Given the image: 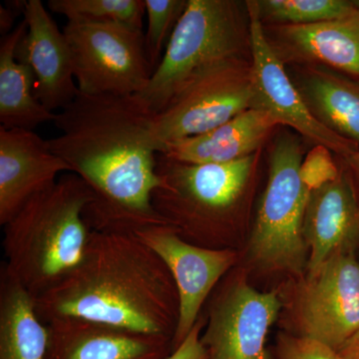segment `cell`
Instances as JSON below:
<instances>
[{"label": "cell", "mask_w": 359, "mask_h": 359, "mask_svg": "<svg viewBox=\"0 0 359 359\" xmlns=\"http://www.w3.org/2000/svg\"><path fill=\"white\" fill-rule=\"evenodd\" d=\"M155 116L137 95L80 92L56 114L61 135L47 144L91 191L84 212L90 231L136 233L168 224L152 201L160 185Z\"/></svg>", "instance_id": "cell-1"}, {"label": "cell", "mask_w": 359, "mask_h": 359, "mask_svg": "<svg viewBox=\"0 0 359 359\" xmlns=\"http://www.w3.org/2000/svg\"><path fill=\"white\" fill-rule=\"evenodd\" d=\"M34 304L44 323L81 318L172 339L179 320L173 276L135 233L91 231L81 262Z\"/></svg>", "instance_id": "cell-2"}, {"label": "cell", "mask_w": 359, "mask_h": 359, "mask_svg": "<svg viewBox=\"0 0 359 359\" xmlns=\"http://www.w3.org/2000/svg\"><path fill=\"white\" fill-rule=\"evenodd\" d=\"M92 202L83 180L66 173L4 226L2 264L33 299L51 290L81 262L91 233L84 212Z\"/></svg>", "instance_id": "cell-3"}, {"label": "cell", "mask_w": 359, "mask_h": 359, "mask_svg": "<svg viewBox=\"0 0 359 359\" xmlns=\"http://www.w3.org/2000/svg\"><path fill=\"white\" fill-rule=\"evenodd\" d=\"M256 155L226 163L186 164L158 154L156 211L180 237L209 249H236L233 212L256 165Z\"/></svg>", "instance_id": "cell-4"}, {"label": "cell", "mask_w": 359, "mask_h": 359, "mask_svg": "<svg viewBox=\"0 0 359 359\" xmlns=\"http://www.w3.org/2000/svg\"><path fill=\"white\" fill-rule=\"evenodd\" d=\"M243 48L244 27L235 1L188 0L160 65L137 96L158 114L205 71L240 60Z\"/></svg>", "instance_id": "cell-5"}, {"label": "cell", "mask_w": 359, "mask_h": 359, "mask_svg": "<svg viewBox=\"0 0 359 359\" xmlns=\"http://www.w3.org/2000/svg\"><path fill=\"white\" fill-rule=\"evenodd\" d=\"M302 160V146L294 136L283 135L276 142L268 184L248 245L252 266L290 280L304 276L309 263L302 226L311 192L299 176Z\"/></svg>", "instance_id": "cell-6"}, {"label": "cell", "mask_w": 359, "mask_h": 359, "mask_svg": "<svg viewBox=\"0 0 359 359\" xmlns=\"http://www.w3.org/2000/svg\"><path fill=\"white\" fill-rule=\"evenodd\" d=\"M283 328L337 351L359 330V262L356 252H337L287 283Z\"/></svg>", "instance_id": "cell-7"}, {"label": "cell", "mask_w": 359, "mask_h": 359, "mask_svg": "<svg viewBox=\"0 0 359 359\" xmlns=\"http://www.w3.org/2000/svg\"><path fill=\"white\" fill-rule=\"evenodd\" d=\"M63 33L80 93L132 96L147 86L153 72L142 30L114 22L68 21Z\"/></svg>", "instance_id": "cell-8"}, {"label": "cell", "mask_w": 359, "mask_h": 359, "mask_svg": "<svg viewBox=\"0 0 359 359\" xmlns=\"http://www.w3.org/2000/svg\"><path fill=\"white\" fill-rule=\"evenodd\" d=\"M282 311L280 290L259 292L236 266L208 299L201 342L209 359H276L266 342Z\"/></svg>", "instance_id": "cell-9"}, {"label": "cell", "mask_w": 359, "mask_h": 359, "mask_svg": "<svg viewBox=\"0 0 359 359\" xmlns=\"http://www.w3.org/2000/svg\"><path fill=\"white\" fill-rule=\"evenodd\" d=\"M252 97L250 66L242 59L205 71L156 114L160 153L168 144L208 133L250 109Z\"/></svg>", "instance_id": "cell-10"}, {"label": "cell", "mask_w": 359, "mask_h": 359, "mask_svg": "<svg viewBox=\"0 0 359 359\" xmlns=\"http://www.w3.org/2000/svg\"><path fill=\"white\" fill-rule=\"evenodd\" d=\"M249 39L252 52L250 81L252 106L263 111L278 124L287 125L316 146L348 159L358 152V144L330 131L321 124L290 79L280 54L269 43L256 1H247Z\"/></svg>", "instance_id": "cell-11"}, {"label": "cell", "mask_w": 359, "mask_h": 359, "mask_svg": "<svg viewBox=\"0 0 359 359\" xmlns=\"http://www.w3.org/2000/svg\"><path fill=\"white\" fill-rule=\"evenodd\" d=\"M144 244L162 259L173 276L179 297V320L173 337L178 348L199 320L205 302L218 283L237 266L240 252L209 249L187 242L169 224L137 231Z\"/></svg>", "instance_id": "cell-12"}, {"label": "cell", "mask_w": 359, "mask_h": 359, "mask_svg": "<svg viewBox=\"0 0 359 359\" xmlns=\"http://www.w3.org/2000/svg\"><path fill=\"white\" fill-rule=\"evenodd\" d=\"M23 20L27 30L16 57L34 73V94L49 111L63 110L79 94L74 81L69 45L65 33L40 0L26 2Z\"/></svg>", "instance_id": "cell-13"}, {"label": "cell", "mask_w": 359, "mask_h": 359, "mask_svg": "<svg viewBox=\"0 0 359 359\" xmlns=\"http://www.w3.org/2000/svg\"><path fill=\"white\" fill-rule=\"evenodd\" d=\"M70 166L29 130L0 126V224L6 226L32 197L57 182Z\"/></svg>", "instance_id": "cell-14"}, {"label": "cell", "mask_w": 359, "mask_h": 359, "mask_svg": "<svg viewBox=\"0 0 359 359\" xmlns=\"http://www.w3.org/2000/svg\"><path fill=\"white\" fill-rule=\"evenodd\" d=\"M49 340L47 359H167L173 339L144 334L75 318L45 323Z\"/></svg>", "instance_id": "cell-15"}, {"label": "cell", "mask_w": 359, "mask_h": 359, "mask_svg": "<svg viewBox=\"0 0 359 359\" xmlns=\"http://www.w3.org/2000/svg\"><path fill=\"white\" fill-rule=\"evenodd\" d=\"M309 250L306 271L337 252L359 248V199L351 174L340 172L332 183L309 194L304 226Z\"/></svg>", "instance_id": "cell-16"}, {"label": "cell", "mask_w": 359, "mask_h": 359, "mask_svg": "<svg viewBox=\"0 0 359 359\" xmlns=\"http://www.w3.org/2000/svg\"><path fill=\"white\" fill-rule=\"evenodd\" d=\"M276 125L250 108L208 133L168 144L160 154L186 164L231 162L255 154Z\"/></svg>", "instance_id": "cell-17"}, {"label": "cell", "mask_w": 359, "mask_h": 359, "mask_svg": "<svg viewBox=\"0 0 359 359\" xmlns=\"http://www.w3.org/2000/svg\"><path fill=\"white\" fill-rule=\"evenodd\" d=\"M278 36L285 51L294 57L359 76V11L316 25L280 26Z\"/></svg>", "instance_id": "cell-18"}, {"label": "cell", "mask_w": 359, "mask_h": 359, "mask_svg": "<svg viewBox=\"0 0 359 359\" xmlns=\"http://www.w3.org/2000/svg\"><path fill=\"white\" fill-rule=\"evenodd\" d=\"M26 30L27 25L22 20L0 42V126L32 131L42 123L54 122L56 114L35 96L32 67L16 57Z\"/></svg>", "instance_id": "cell-19"}, {"label": "cell", "mask_w": 359, "mask_h": 359, "mask_svg": "<svg viewBox=\"0 0 359 359\" xmlns=\"http://www.w3.org/2000/svg\"><path fill=\"white\" fill-rule=\"evenodd\" d=\"M48 328L34 299L6 266L0 268V359H47Z\"/></svg>", "instance_id": "cell-20"}, {"label": "cell", "mask_w": 359, "mask_h": 359, "mask_svg": "<svg viewBox=\"0 0 359 359\" xmlns=\"http://www.w3.org/2000/svg\"><path fill=\"white\" fill-rule=\"evenodd\" d=\"M314 117L359 146V85L330 71L311 67L295 84Z\"/></svg>", "instance_id": "cell-21"}, {"label": "cell", "mask_w": 359, "mask_h": 359, "mask_svg": "<svg viewBox=\"0 0 359 359\" xmlns=\"http://www.w3.org/2000/svg\"><path fill=\"white\" fill-rule=\"evenodd\" d=\"M262 21L285 25H311L358 13V1L346 0H257Z\"/></svg>", "instance_id": "cell-22"}, {"label": "cell", "mask_w": 359, "mask_h": 359, "mask_svg": "<svg viewBox=\"0 0 359 359\" xmlns=\"http://www.w3.org/2000/svg\"><path fill=\"white\" fill-rule=\"evenodd\" d=\"M48 7L68 21L120 23L139 30L145 13L144 0H49Z\"/></svg>", "instance_id": "cell-23"}, {"label": "cell", "mask_w": 359, "mask_h": 359, "mask_svg": "<svg viewBox=\"0 0 359 359\" xmlns=\"http://www.w3.org/2000/svg\"><path fill=\"white\" fill-rule=\"evenodd\" d=\"M147 14L148 28L145 36V50L149 65L154 72L160 65L167 45L184 9V0H144Z\"/></svg>", "instance_id": "cell-24"}, {"label": "cell", "mask_w": 359, "mask_h": 359, "mask_svg": "<svg viewBox=\"0 0 359 359\" xmlns=\"http://www.w3.org/2000/svg\"><path fill=\"white\" fill-rule=\"evenodd\" d=\"M340 170L332 157V151L316 146L302 160L299 176L309 192L332 183L339 176Z\"/></svg>", "instance_id": "cell-25"}, {"label": "cell", "mask_w": 359, "mask_h": 359, "mask_svg": "<svg viewBox=\"0 0 359 359\" xmlns=\"http://www.w3.org/2000/svg\"><path fill=\"white\" fill-rule=\"evenodd\" d=\"M276 340V359H340L337 351L316 340L285 332H280Z\"/></svg>", "instance_id": "cell-26"}, {"label": "cell", "mask_w": 359, "mask_h": 359, "mask_svg": "<svg viewBox=\"0 0 359 359\" xmlns=\"http://www.w3.org/2000/svg\"><path fill=\"white\" fill-rule=\"evenodd\" d=\"M205 327V318L201 314L199 320L184 340L183 344L175 349L167 359H209L202 342L201 334Z\"/></svg>", "instance_id": "cell-27"}, {"label": "cell", "mask_w": 359, "mask_h": 359, "mask_svg": "<svg viewBox=\"0 0 359 359\" xmlns=\"http://www.w3.org/2000/svg\"><path fill=\"white\" fill-rule=\"evenodd\" d=\"M26 2L11 1V4H7L8 7L0 6V32L2 37L13 32L14 21L20 14H25Z\"/></svg>", "instance_id": "cell-28"}, {"label": "cell", "mask_w": 359, "mask_h": 359, "mask_svg": "<svg viewBox=\"0 0 359 359\" xmlns=\"http://www.w3.org/2000/svg\"><path fill=\"white\" fill-rule=\"evenodd\" d=\"M340 359H359V330L337 351Z\"/></svg>", "instance_id": "cell-29"}, {"label": "cell", "mask_w": 359, "mask_h": 359, "mask_svg": "<svg viewBox=\"0 0 359 359\" xmlns=\"http://www.w3.org/2000/svg\"><path fill=\"white\" fill-rule=\"evenodd\" d=\"M346 161L348 162L349 167L353 170L354 175H355L359 186V150L358 152L354 153L353 156H351Z\"/></svg>", "instance_id": "cell-30"}, {"label": "cell", "mask_w": 359, "mask_h": 359, "mask_svg": "<svg viewBox=\"0 0 359 359\" xmlns=\"http://www.w3.org/2000/svg\"><path fill=\"white\" fill-rule=\"evenodd\" d=\"M358 6H359V1H358Z\"/></svg>", "instance_id": "cell-31"}]
</instances>
